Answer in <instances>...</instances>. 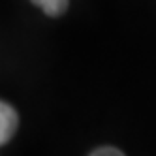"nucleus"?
I'll use <instances>...</instances> for the list:
<instances>
[{
    "instance_id": "f257e3e1",
    "label": "nucleus",
    "mask_w": 156,
    "mask_h": 156,
    "mask_svg": "<svg viewBox=\"0 0 156 156\" xmlns=\"http://www.w3.org/2000/svg\"><path fill=\"white\" fill-rule=\"evenodd\" d=\"M17 124H19L17 111L9 104L0 100V147L13 137V133L17 132Z\"/></svg>"
},
{
    "instance_id": "f03ea898",
    "label": "nucleus",
    "mask_w": 156,
    "mask_h": 156,
    "mask_svg": "<svg viewBox=\"0 0 156 156\" xmlns=\"http://www.w3.org/2000/svg\"><path fill=\"white\" fill-rule=\"evenodd\" d=\"M38 8L43 9V13H47L51 17H58L66 12L68 8V0H32Z\"/></svg>"
},
{
    "instance_id": "7ed1b4c3",
    "label": "nucleus",
    "mask_w": 156,
    "mask_h": 156,
    "mask_svg": "<svg viewBox=\"0 0 156 156\" xmlns=\"http://www.w3.org/2000/svg\"><path fill=\"white\" fill-rule=\"evenodd\" d=\"M90 154H92V156H122L124 152L119 151V149H115V147H102V149L92 151Z\"/></svg>"
}]
</instances>
